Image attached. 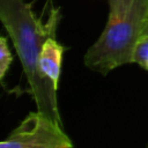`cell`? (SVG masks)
Instances as JSON below:
<instances>
[{"label": "cell", "mask_w": 148, "mask_h": 148, "mask_svg": "<svg viewBox=\"0 0 148 148\" xmlns=\"http://www.w3.org/2000/svg\"><path fill=\"white\" fill-rule=\"evenodd\" d=\"M59 20L58 9H52L49 20L42 22L24 0H0V22L20 58L37 110L62 125L57 99L58 88L42 75L38 67L40 49L49 37L56 36Z\"/></svg>", "instance_id": "cell-1"}, {"label": "cell", "mask_w": 148, "mask_h": 148, "mask_svg": "<svg viewBox=\"0 0 148 148\" xmlns=\"http://www.w3.org/2000/svg\"><path fill=\"white\" fill-rule=\"evenodd\" d=\"M148 15V0H110L109 17L97 40L87 50L84 65L103 75L133 62V51Z\"/></svg>", "instance_id": "cell-2"}, {"label": "cell", "mask_w": 148, "mask_h": 148, "mask_svg": "<svg viewBox=\"0 0 148 148\" xmlns=\"http://www.w3.org/2000/svg\"><path fill=\"white\" fill-rule=\"evenodd\" d=\"M0 148H73L71 138L44 113L30 112L3 141Z\"/></svg>", "instance_id": "cell-3"}, {"label": "cell", "mask_w": 148, "mask_h": 148, "mask_svg": "<svg viewBox=\"0 0 148 148\" xmlns=\"http://www.w3.org/2000/svg\"><path fill=\"white\" fill-rule=\"evenodd\" d=\"M64 52L65 47L56 39V36H51L44 42L38 57V67L42 75L57 88Z\"/></svg>", "instance_id": "cell-4"}, {"label": "cell", "mask_w": 148, "mask_h": 148, "mask_svg": "<svg viewBox=\"0 0 148 148\" xmlns=\"http://www.w3.org/2000/svg\"><path fill=\"white\" fill-rule=\"evenodd\" d=\"M12 60H13V57L7 44V39L0 36V80H2L3 76L6 75L12 64Z\"/></svg>", "instance_id": "cell-5"}, {"label": "cell", "mask_w": 148, "mask_h": 148, "mask_svg": "<svg viewBox=\"0 0 148 148\" xmlns=\"http://www.w3.org/2000/svg\"><path fill=\"white\" fill-rule=\"evenodd\" d=\"M142 35H147L148 36V15H147V20H146V23H145V28H143Z\"/></svg>", "instance_id": "cell-6"}, {"label": "cell", "mask_w": 148, "mask_h": 148, "mask_svg": "<svg viewBox=\"0 0 148 148\" xmlns=\"http://www.w3.org/2000/svg\"><path fill=\"white\" fill-rule=\"evenodd\" d=\"M142 68H143V69H146V71H148V57H147V59H146V61H145V64H143Z\"/></svg>", "instance_id": "cell-7"}, {"label": "cell", "mask_w": 148, "mask_h": 148, "mask_svg": "<svg viewBox=\"0 0 148 148\" xmlns=\"http://www.w3.org/2000/svg\"><path fill=\"white\" fill-rule=\"evenodd\" d=\"M147 148H148V146H147Z\"/></svg>", "instance_id": "cell-8"}]
</instances>
